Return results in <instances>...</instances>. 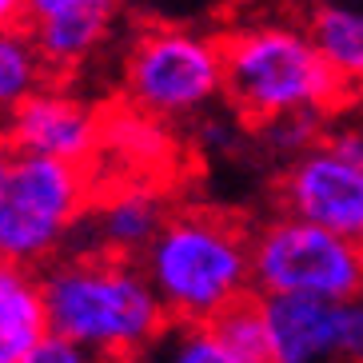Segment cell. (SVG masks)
Here are the masks:
<instances>
[{"label":"cell","instance_id":"obj_5","mask_svg":"<svg viewBox=\"0 0 363 363\" xmlns=\"http://www.w3.org/2000/svg\"><path fill=\"white\" fill-rule=\"evenodd\" d=\"M120 88L132 108L164 124L200 116L224 96V44L176 24L144 28L124 56Z\"/></svg>","mask_w":363,"mask_h":363},{"label":"cell","instance_id":"obj_9","mask_svg":"<svg viewBox=\"0 0 363 363\" xmlns=\"http://www.w3.org/2000/svg\"><path fill=\"white\" fill-rule=\"evenodd\" d=\"M104 116L65 88H33L9 112V140L16 152L56 156L72 164H96Z\"/></svg>","mask_w":363,"mask_h":363},{"label":"cell","instance_id":"obj_8","mask_svg":"<svg viewBox=\"0 0 363 363\" xmlns=\"http://www.w3.org/2000/svg\"><path fill=\"white\" fill-rule=\"evenodd\" d=\"M279 212L363 240V164L328 140L303 148L284 168Z\"/></svg>","mask_w":363,"mask_h":363},{"label":"cell","instance_id":"obj_20","mask_svg":"<svg viewBox=\"0 0 363 363\" xmlns=\"http://www.w3.org/2000/svg\"><path fill=\"white\" fill-rule=\"evenodd\" d=\"M323 140L335 144L340 152H347L352 160L363 164V120H340V124H328Z\"/></svg>","mask_w":363,"mask_h":363},{"label":"cell","instance_id":"obj_6","mask_svg":"<svg viewBox=\"0 0 363 363\" xmlns=\"http://www.w3.org/2000/svg\"><path fill=\"white\" fill-rule=\"evenodd\" d=\"M252 284L259 296H355L363 291V240L279 212L252 232Z\"/></svg>","mask_w":363,"mask_h":363},{"label":"cell","instance_id":"obj_2","mask_svg":"<svg viewBox=\"0 0 363 363\" xmlns=\"http://www.w3.org/2000/svg\"><path fill=\"white\" fill-rule=\"evenodd\" d=\"M224 100L235 116L267 124L291 112H335L352 100L347 84L315 44L308 21H252L220 36Z\"/></svg>","mask_w":363,"mask_h":363},{"label":"cell","instance_id":"obj_22","mask_svg":"<svg viewBox=\"0 0 363 363\" xmlns=\"http://www.w3.org/2000/svg\"><path fill=\"white\" fill-rule=\"evenodd\" d=\"M80 4H96V0H28V21H40V16H56V12L80 9Z\"/></svg>","mask_w":363,"mask_h":363},{"label":"cell","instance_id":"obj_15","mask_svg":"<svg viewBox=\"0 0 363 363\" xmlns=\"http://www.w3.org/2000/svg\"><path fill=\"white\" fill-rule=\"evenodd\" d=\"M208 323H212V335L224 347L228 363H272L267 315H264V296L259 291H247V296L232 299Z\"/></svg>","mask_w":363,"mask_h":363},{"label":"cell","instance_id":"obj_13","mask_svg":"<svg viewBox=\"0 0 363 363\" xmlns=\"http://www.w3.org/2000/svg\"><path fill=\"white\" fill-rule=\"evenodd\" d=\"M308 28L352 96H363V0H320Z\"/></svg>","mask_w":363,"mask_h":363},{"label":"cell","instance_id":"obj_21","mask_svg":"<svg viewBox=\"0 0 363 363\" xmlns=\"http://www.w3.org/2000/svg\"><path fill=\"white\" fill-rule=\"evenodd\" d=\"M28 28V0H0V33Z\"/></svg>","mask_w":363,"mask_h":363},{"label":"cell","instance_id":"obj_18","mask_svg":"<svg viewBox=\"0 0 363 363\" xmlns=\"http://www.w3.org/2000/svg\"><path fill=\"white\" fill-rule=\"evenodd\" d=\"M259 132H264V144L276 152V156L291 160V156H299L303 148H311V144L323 140V132H328V112H291V116H276V120H267V124H259Z\"/></svg>","mask_w":363,"mask_h":363},{"label":"cell","instance_id":"obj_19","mask_svg":"<svg viewBox=\"0 0 363 363\" xmlns=\"http://www.w3.org/2000/svg\"><path fill=\"white\" fill-rule=\"evenodd\" d=\"M88 359L84 347H76L72 340H65V335H56V331H48L40 340V347H36L33 363H80Z\"/></svg>","mask_w":363,"mask_h":363},{"label":"cell","instance_id":"obj_12","mask_svg":"<svg viewBox=\"0 0 363 363\" xmlns=\"http://www.w3.org/2000/svg\"><path fill=\"white\" fill-rule=\"evenodd\" d=\"M112 16H116V0H96V4H80V9L56 12V16L28 21V36H33L48 72H72L104 44Z\"/></svg>","mask_w":363,"mask_h":363},{"label":"cell","instance_id":"obj_16","mask_svg":"<svg viewBox=\"0 0 363 363\" xmlns=\"http://www.w3.org/2000/svg\"><path fill=\"white\" fill-rule=\"evenodd\" d=\"M44 60L28 28L0 33V112H12L33 88L44 84Z\"/></svg>","mask_w":363,"mask_h":363},{"label":"cell","instance_id":"obj_10","mask_svg":"<svg viewBox=\"0 0 363 363\" xmlns=\"http://www.w3.org/2000/svg\"><path fill=\"white\" fill-rule=\"evenodd\" d=\"M164 220H168V203L148 180H120L112 192L92 196L72 235H84V252L140 259Z\"/></svg>","mask_w":363,"mask_h":363},{"label":"cell","instance_id":"obj_17","mask_svg":"<svg viewBox=\"0 0 363 363\" xmlns=\"http://www.w3.org/2000/svg\"><path fill=\"white\" fill-rule=\"evenodd\" d=\"M152 355H168L176 363H228L208 320H172L156 340Z\"/></svg>","mask_w":363,"mask_h":363},{"label":"cell","instance_id":"obj_14","mask_svg":"<svg viewBox=\"0 0 363 363\" xmlns=\"http://www.w3.org/2000/svg\"><path fill=\"white\" fill-rule=\"evenodd\" d=\"M100 152L116 156V160L124 164V176L136 180L144 172H156L160 164H168L172 144H168V136H164V120H156V116H148V112H140V108L128 104V112L104 116Z\"/></svg>","mask_w":363,"mask_h":363},{"label":"cell","instance_id":"obj_3","mask_svg":"<svg viewBox=\"0 0 363 363\" xmlns=\"http://www.w3.org/2000/svg\"><path fill=\"white\" fill-rule=\"evenodd\" d=\"M140 267L172 320H212L232 299L256 291L252 232L212 208L172 212L140 252Z\"/></svg>","mask_w":363,"mask_h":363},{"label":"cell","instance_id":"obj_7","mask_svg":"<svg viewBox=\"0 0 363 363\" xmlns=\"http://www.w3.org/2000/svg\"><path fill=\"white\" fill-rule=\"evenodd\" d=\"M272 363H363V291L328 296H264Z\"/></svg>","mask_w":363,"mask_h":363},{"label":"cell","instance_id":"obj_23","mask_svg":"<svg viewBox=\"0 0 363 363\" xmlns=\"http://www.w3.org/2000/svg\"><path fill=\"white\" fill-rule=\"evenodd\" d=\"M12 160H16V148H12L9 132H0V180H4V172L12 168Z\"/></svg>","mask_w":363,"mask_h":363},{"label":"cell","instance_id":"obj_1","mask_svg":"<svg viewBox=\"0 0 363 363\" xmlns=\"http://www.w3.org/2000/svg\"><path fill=\"white\" fill-rule=\"evenodd\" d=\"M48 328L84 347L88 359L152 355L172 323L140 259L80 252L40 272Z\"/></svg>","mask_w":363,"mask_h":363},{"label":"cell","instance_id":"obj_11","mask_svg":"<svg viewBox=\"0 0 363 363\" xmlns=\"http://www.w3.org/2000/svg\"><path fill=\"white\" fill-rule=\"evenodd\" d=\"M48 331V303L36 267L0 259V363H33Z\"/></svg>","mask_w":363,"mask_h":363},{"label":"cell","instance_id":"obj_4","mask_svg":"<svg viewBox=\"0 0 363 363\" xmlns=\"http://www.w3.org/2000/svg\"><path fill=\"white\" fill-rule=\"evenodd\" d=\"M96 196L92 164L16 152L0 180V259L40 267L72 240Z\"/></svg>","mask_w":363,"mask_h":363}]
</instances>
